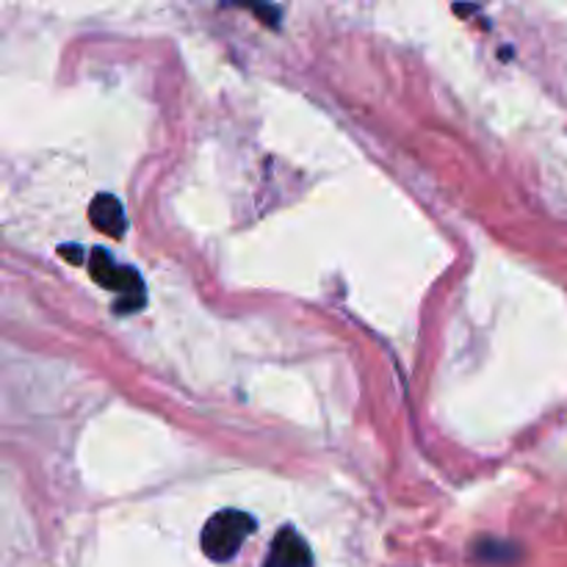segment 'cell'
<instances>
[{"instance_id": "obj_1", "label": "cell", "mask_w": 567, "mask_h": 567, "mask_svg": "<svg viewBox=\"0 0 567 567\" xmlns=\"http://www.w3.org/2000/svg\"><path fill=\"white\" fill-rule=\"evenodd\" d=\"M255 532V521L241 510H221L205 523L203 528V550L208 559L227 561L239 554L244 539Z\"/></svg>"}, {"instance_id": "obj_2", "label": "cell", "mask_w": 567, "mask_h": 567, "mask_svg": "<svg viewBox=\"0 0 567 567\" xmlns=\"http://www.w3.org/2000/svg\"><path fill=\"white\" fill-rule=\"evenodd\" d=\"M89 272L102 288L108 291H117V294L126 296V302L120 305L122 313L128 310H137V307L144 305V283L133 269L126 266H117L111 258L106 255L102 250H97L89 261Z\"/></svg>"}, {"instance_id": "obj_3", "label": "cell", "mask_w": 567, "mask_h": 567, "mask_svg": "<svg viewBox=\"0 0 567 567\" xmlns=\"http://www.w3.org/2000/svg\"><path fill=\"white\" fill-rule=\"evenodd\" d=\"M263 567H313V554L296 528L283 526L272 539Z\"/></svg>"}, {"instance_id": "obj_4", "label": "cell", "mask_w": 567, "mask_h": 567, "mask_svg": "<svg viewBox=\"0 0 567 567\" xmlns=\"http://www.w3.org/2000/svg\"><path fill=\"white\" fill-rule=\"evenodd\" d=\"M89 216L97 230L111 236V239H120L126 233V210H122L120 199L111 197V194H97V199L89 208Z\"/></svg>"}, {"instance_id": "obj_5", "label": "cell", "mask_w": 567, "mask_h": 567, "mask_svg": "<svg viewBox=\"0 0 567 567\" xmlns=\"http://www.w3.org/2000/svg\"><path fill=\"white\" fill-rule=\"evenodd\" d=\"M62 255L69 258V261H73V263H78V266H80V263H84V252L75 250V247H62Z\"/></svg>"}]
</instances>
